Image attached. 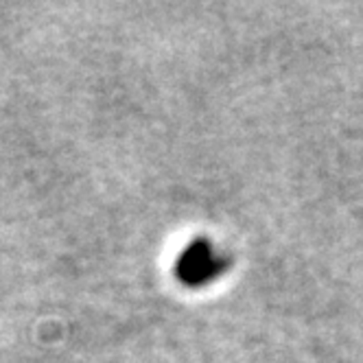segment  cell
I'll return each instance as SVG.
<instances>
[{"mask_svg": "<svg viewBox=\"0 0 363 363\" xmlns=\"http://www.w3.org/2000/svg\"><path fill=\"white\" fill-rule=\"evenodd\" d=\"M225 269V258L215 256L213 247L206 243H195L179 258V276L184 282L197 284L217 278Z\"/></svg>", "mask_w": 363, "mask_h": 363, "instance_id": "obj_1", "label": "cell"}]
</instances>
